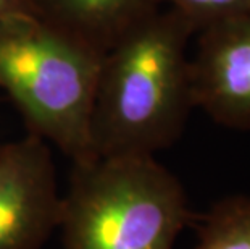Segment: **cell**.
I'll return each instance as SVG.
<instances>
[{
  "label": "cell",
  "instance_id": "52a82bcc",
  "mask_svg": "<svg viewBox=\"0 0 250 249\" xmlns=\"http://www.w3.org/2000/svg\"><path fill=\"white\" fill-rule=\"evenodd\" d=\"M194 249H250V196L216 203L200 226Z\"/></svg>",
  "mask_w": 250,
  "mask_h": 249
},
{
  "label": "cell",
  "instance_id": "6da1fadb",
  "mask_svg": "<svg viewBox=\"0 0 250 249\" xmlns=\"http://www.w3.org/2000/svg\"><path fill=\"white\" fill-rule=\"evenodd\" d=\"M192 21L162 7L104 54L90 115L92 157L155 156L178 141L194 107Z\"/></svg>",
  "mask_w": 250,
  "mask_h": 249
},
{
  "label": "cell",
  "instance_id": "ba28073f",
  "mask_svg": "<svg viewBox=\"0 0 250 249\" xmlns=\"http://www.w3.org/2000/svg\"><path fill=\"white\" fill-rule=\"evenodd\" d=\"M162 3L192 21L197 33L215 21L250 13V0H162Z\"/></svg>",
  "mask_w": 250,
  "mask_h": 249
},
{
  "label": "cell",
  "instance_id": "8992f818",
  "mask_svg": "<svg viewBox=\"0 0 250 249\" xmlns=\"http://www.w3.org/2000/svg\"><path fill=\"white\" fill-rule=\"evenodd\" d=\"M33 13L87 42L102 54L162 0H31Z\"/></svg>",
  "mask_w": 250,
  "mask_h": 249
},
{
  "label": "cell",
  "instance_id": "5b68a950",
  "mask_svg": "<svg viewBox=\"0 0 250 249\" xmlns=\"http://www.w3.org/2000/svg\"><path fill=\"white\" fill-rule=\"evenodd\" d=\"M190 83L194 107L223 126L250 130V13L199 31Z\"/></svg>",
  "mask_w": 250,
  "mask_h": 249
},
{
  "label": "cell",
  "instance_id": "7a4b0ae2",
  "mask_svg": "<svg viewBox=\"0 0 250 249\" xmlns=\"http://www.w3.org/2000/svg\"><path fill=\"white\" fill-rule=\"evenodd\" d=\"M104 54L33 12L0 17V88L29 133L73 163L89 160L90 115Z\"/></svg>",
  "mask_w": 250,
  "mask_h": 249
},
{
  "label": "cell",
  "instance_id": "3957f363",
  "mask_svg": "<svg viewBox=\"0 0 250 249\" xmlns=\"http://www.w3.org/2000/svg\"><path fill=\"white\" fill-rule=\"evenodd\" d=\"M189 220L184 186L155 156L73 163L58 230L63 249H173Z\"/></svg>",
  "mask_w": 250,
  "mask_h": 249
},
{
  "label": "cell",
  "instance_id": "9c48e42d",
  "mask_svg": "<svg viewBox=\"0 0 250 249\" xmlns=\"http://www.w3.org/2000/svg\"><path fill=\"white\" fill-rule=\"evenodd\" d=\"M18 12H33L31 0H0V17Z\"/></svg>",
  "mask_w": 250,
  "mask_h": 249
},
{
  "label": "cell",
  "instance_id": "277c9868",
  "mask_svg": "<svg viewBox=\"0 0 250 249\" xmlns=\"http://www.w3.org/2000/svg\"><path fill=\"white\" fill-rule=\"evenodd\" d=\"M63 196L50 144L33 133L0 146V249H42L58 230Z\"/></svg>",
  "mask_w": 250,
  "mask_h": 249
}]
</instances>
